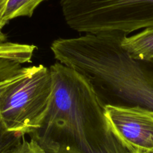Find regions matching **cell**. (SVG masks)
Returning <instances> with one entry per match:
<instances>
[{
	"label": "cell",
	"instance_id": "6da1fadb",
	"mask_svg": "<svg viewBox=\"0 0 153 153\" xmlns=\"http://www.w3.org/2000/svg\"><path fill=\"white\" fill-rule=\"evenodd\" d=\"M49 105L29 135L45 153H128L112 131L106 105L88 79L56 62Z\"/></svg>",
	"mask_w": 153,
	"mask_h": 153
},
{
	"label": "cell",
	"instance_id": "7a4b0ae2",
	"mask_svg": "<svg viewBox=\"0 0 153 153\" xmlns=\"http://www.w3.org/2000/svg\"><path fill=\"white\" fill-rule=\"evenodd\" d=\"M118 34H84L53 40L58 62L74 69L92 84L105 105L153 111V68L132 58Z\"/></svg>",
	"mask_w": 153,
	"mask_h": 153
},
{
	"label": "cell",
	"instance_id": "3957f363",
	"mask_svg": "<svg viewBox=\"0 0 153 153\" xmlns=\"http://www.w3.org/2000/svg\"><path fill=\"white\" fill-rule=\"evenodd\" d=\"M52 88L50 68L22 67L0 82V122L8 131L29 134L46 113Z\"/></svg>",
	"mask_w": 153,
	"mask_h": 153
},
{
	"label": "cell",
	"instance_id": "277c9868",
	"mask_svg": "<svg viewBox=\"0 0 153 153\" xmlns=\"http://www.w3.org/2000/svg\"><path fill=\"white\" fill-rule=\"evenodd\" d=\"M70 29L82 34L128 35L153 26V0H61Z\"/></svg>",
	"mask_w": 153,
	"mask_h": 153
},
{
	"label": "cell",
	"instance_id": "5b68a950",
	"mask_svg": "<svg viewBox=\"0 0 153 153\" xmlns=\"http://www.w3.org/2000/svg\"><path fill=\"white\" fill-rule=\"evenodd\" d=\"M106 116L128 152H153V111L106 105Z\"/></svg>",
	"mask_w": 153,
	"mask_h": 153
},
{
	"label": "cell",
	"instance_id": "8992f818",
	"mask_svg": "<svg viewBox=\"0 0 153 153\" xmlns=\"http://www.w3.org/2000/svg\"><path fill=\"white\" fill-rule=\"evenodd\" d=\"M121 45L136 60L153 62V26L143 28L132 35L124 36Z\"/></svg>",
	"mask_w": 153,
	"mask_h": 153
},
{
	"label": "cell",
	"instance_id": "52a82bcc",
	"mask_svg": "<svg viewBox=\"0 0 153 153\" xmlns=\"http://www.w3.org/2000/svg\"><path fill=\"white\" fill-rule=\"evenodd\" d=\"M46 0H7L2 13L4 23L15 18L32 16L38 6Z\"/></svg>",
	"mask_w": 153,
	"mask_h": 153
},
{
	"label": "cell",
	"instance_id": "ba28073f",
	"mask_svg": "<svg viewBox=\"0 0 153 153\" xmlns=\"http://www.w3.org/2000/svg\"><path fill=\"white\" fill-rule=\"evenodd\" d=\"M24 136L10 131L0 122V153L8 152L23 140Z\"/></svg>",
	"mask_w": 153,
	"mask_h": 153
},
{
	"label": "cell",
	"instance_id": "9c48e42d",
	"mask_svg": "<svg viewBox=\"0 0 153 153\" xmlns=\"http://www.w3.org/2000/svg\"><path fill=\"white\" fill-rule=\"evenodd\" d=\"M19 68L17 61L8 54L0 46V82L12 76Z\"/></svg>",
	"mask_w": 153,
	"mask_h": 153
},
{
	"label": "cell",
	"instance_id": "30bf717a",
	"mask_svg": "<svg viewBox=\"0 0 153 153\" xmlns=\"http://www.w3.org/2000/svg\"><path fill=\"white\" fill-rule=\"evenodd\" d=\"M6 153H45L40 149V146L34 141L31 140L28 141L25 138L22 140L20 144L14 147Z\"/></svg>",
	"mask_w": 153,
	"mask_h": 153
},
{
	"label": "cell",
	"instance_id": "8fae6325",
	"mask_svg": "<svg viewBox=\"0 0 153 153\" xmlns=\"http://www.w3.org/2000/svg\"><path fill=\"white\" fill-rule=\"evenodd\" d=\"M6 1L7 0H0V30L2 29L3 27L6 25L2 20V13H3V10H4V6H5L6 4Z\"/></svg>",
	"mask_w": 153,
	"mask_h": 153
},
{
	"label": "cell",
	"instance_id": "7c38bea8",
	"mask_svg": "<svg viewBox=\"0 0 153 153\" xmlns=\"http://www.w3.org/2000/svg\"><path fill=\"white\" fill-rule=\"evenodd\" d=\"M6 40H7L6 36L3 34L2 31V30H0V43H4V42H5Z\"/></svg>",
	"mask_w": 153,
	"mask_h": 153
},
{
	"label": "cell",
	"instance_id": "4fadbf2b",
	"mask_svg": "<svg viewBox=\"0 0 153 153\" xmlns=\"http://www.w3.org/2000/svg\"><path fill=\"white\" fill-rule=\"evenodd\" d=\"M134 153H141V152H134ZM142 153H153V152H142Z\"/></svg>",
	"mask_w": 153,
	"mask_h": 153
},
{
	"label": "cell",
	"instance_id": "5bb4252c",
	"mask_svg": "<svg viewBox=\"0 0 153 153\" xmlns=\"http://www.w3.org/2000/svg\"><path fill=\"white\" fill-rule=\"evenodd\" d=\"M128 153H134V152H128Z\"/></svg>",
	"mask_w": 153,
	"mask_h": 153
}]
</instances>
